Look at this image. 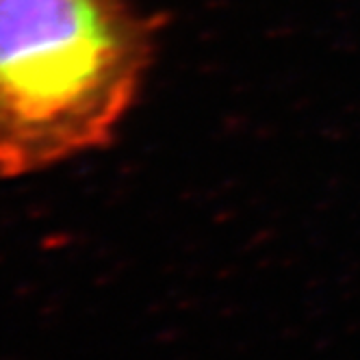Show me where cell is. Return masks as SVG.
<instances>
[{
	"instance_id": "1",
	"label": "cell",
	"mask_w": 360,
	"mask_h": 360,
	"mask_svg": "<svg viewBox=\"0 0 360 360\" xmlns=\"http://www.w3.org/2000/svg\"><path fill=\"white\" fill-rule=\"evenodd\" d=\"M154 41L131 0H0V178L109 146Z\"/></svg>"
}]
</instances>
